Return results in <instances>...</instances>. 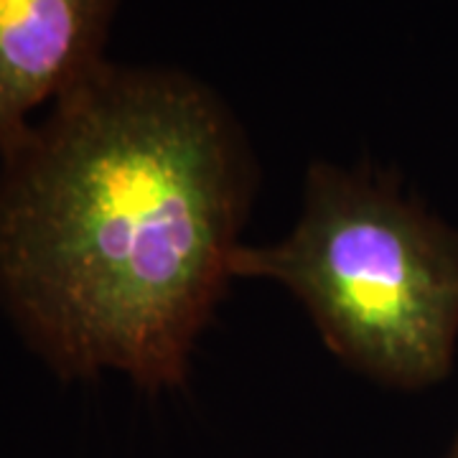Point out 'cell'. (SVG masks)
I'll use <instances>...</instances> for the list:
<instances>
[{"label":"cell","mask_w":458,"mask_h":458,"mask_svg":"<svg viewBox=\"0 0 458 458\" xmlns=\"http://www.w3.org/2000/svg\"><path fill=\"white\" fill-rule=\"evenodd\" d=\"M448 458H458V438H456V443H454V451H451V456Z\"/></svg>","instance_id":"277c9868"},{"label":"cell","mask_w":458,"mask_h":458,"mask_svg":"<svg viewBox=\"0 0 458 458\" xmlns=\"http://www.w3.org/2000/svg\"><path fill=\"white\" fill-rule=\"evenodd\" d=\"M117 0H0V156L105 59Z\"/></svg>","instance_id":"3957f363"},{"label":"cell","mask_w":458,"mask_h":458,"mask_svg":"<svg viewBox=\"0 0 458 458\" xmlns=\"http://www.w3.org/2000/svg\"><path fill=\"white\" fill-rule=\"evenodd\" d=\"M3 158L0 303L62 377L176 387L232 278L250 161L171 69L102 64Z\"/></svg>","instance_id":"6da1fadb"},{"label":"cell","mask_w":458,"mask_h":458,"mask_svg":"<svg viewBox=\"0 0 458 458\" xmlns=\"http://www.w3.org/2000/svg\"><path fill=\"white\" fill-rule=\"evenodd\" d=\"M232 276L283 283L331 352L385 385L418 390L451 369L458 232L387 181L313 164L293 232L237 247Z\"/></svg>","instance_id":"7a4b0ae2"}]
</instances>
